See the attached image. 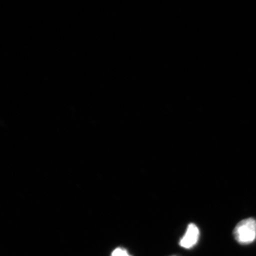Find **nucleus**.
<instances>
[{
	"mask_svg": "<svg viewBox=\"0 0 256 256\" xmlns=\"http://www.w3.org/2000/svg\"><path fill=\"white\" fill-rule=\"evenodd\" d=\"M200 230L195 224H190L186 229V233L180 240V245L184 248L190 249L194 246L198 240Z\"/></svg>",
	"mask_w": 256,
	"mask_h": 256,
	"instance_id": "nucleus-2",
	"label": "nucleus"
},
{
	"mask_svg": "<svg viewBox=\"0 0 256 256\" xmlns=\"http://www.w3.org/2000/svg\"><path fill=\"white\" fill-rule=\"evenodd\" d=\"M234 234L239 244H252L256 238V220L252 218L242 220L235 227Z\"/></svg>",
	"mask_w": 256,
	"mask_h": 256,
	"instance_id": "nucleus-1",
	"label": "nucleus"
},
{
	"mask_svg": "<svg viewBox=\"0 0 256 256\" xmlns=\"http://www.w3.org/2000/svg\"><path fill=\"white\" fill-rule=\"evenodd\" d=\"M131 256L128 254L127 250L126 249L121 248H118L114 249V252H112V256Z\"/></svg>",
	"mask_w": 256,
	"mask_h": 256,
	"instance_id": "nucleus-3",
	"label": "nucleus"
}]
</instances>
